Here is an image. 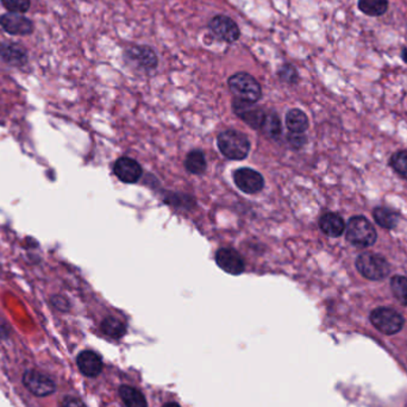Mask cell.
Instances as JSON below:
<instances>
[{
    "mask_svg": "<svg viewBox=\"0 0 407 407\" xmlns=\"http://www.w3.org/2000/svg\"><path fill=\"white\" fill-rule=\"evenodd\" d=\"M345 239L352 246L357 248H369L378 239V232L373 224L363 215H355L349 220L345 227Z\"/></svg>",
    "mask_w": 407,
    "mask_h": 407,
    "instance_id": "cell-1",
    "label": "cell"
},
{
    "mask_svg": "<svg viewBox=\"0 0 407 407\" xmlns=\"http://www.w3.org/2000/svg\"><path fill=\"white\" fill-rule=\"evenodd\" d=\"M229 88L235 95V99L243 102H258L262 97V88L259 81L246 72H239L232 75L227 80Z\"/></svg>",
    "mask_w": 407,
    "mask_h": 407,
    "instance_id": "cell-2",
    "label": "cell"
},
{
    "mask_svg": "<svg viewBox=\"0 0 407 407\" xmlns=\"http://www.w3.org/2000/svg\"><path fill=\"white\" fill-rule=\"evenodd\" d=\"M217 145L220 153L230 160H243L248 156L251 150V142L247 136L236 130H227L220 133Z\"/></svg>",
    "mask_w": 407,
    "mask_h": 407,
    "instance_id": "cell-3",
    "label": "cell"
},
{
    "mask_svg": "<svg viewBox=\"0 0 407 407\" xmlns=\"http://www.w3.org/2000/svg\"><path fill=\"white\" fill-rule=\"evenodd\" d=\"M355 265L360 274L371 281L384 280L391 273V266L387 260L381 255L369 251L359 255Z\"/></svg>",
    "mask_w": 407,
    "mask_h": 407,
    "instance_id": "cell-4",
    "label": "cell"
},
{
    "mask_svg": "<svg viewBox=\"0 0 407 407\" xmlns=\"http://www.w3.org/2000/svg\"><path fill=\"white\" fill-rule=\"evenodd\" d=\"M369 319L374 328L385 335H396L401 331L405 324L403 316L391 307H378L373 309Z\"/></svg>",
    "mask_w": 407,
    "mask_h": 407,
    "instance_id": "cell-5",
    "label": "cell"
},
{
    "mask_svg": "<svg viewBox=\"0 0 407 407\" xmlns=\"http://www.w3.org/2000/svg\"><path fill=\"white\" fill-rule=\"evenodd\" d=\"M22 382L24 387L39 398L51 396L56 391L55 381L51 379V376L36 369L25 371L22 378Z\"/></svg>",
    "mask_w": 407,
    "mask_h": 407,
    "instance_id": "cell-6",
    "label": "cell"
},
{
    "mask_svg": "<svg viewBox=\"0 0 407 407\" xmlns=\"http://www.w3.org/2000/svg\"><path fill=\"white\" fill-rule=\"evenodd\" d=\"M124 58L128 62L143 71H154L159 65L156 53L148 46H129L124 49Z\"/></svg>",
    "mask_w": 407,
    "mask_h": 407,
    "instance_id": "cell-7",
    "label": "cell"
},
{
    "mask_svg": "<svg viewBox=\"0 0 407 407\" xmlns=\"http://www.w3.org/2000/svg\"><path fill=\"white\" fill-rule=\"evenodd\" d=\"M0 28L10 36H30L35 32V23L22 13L6 12L0 16Z\"/></svg>",
    "mask_w": 407,
    "mask_h": 407,
    "instance_id": "cell-8",
    "label": "cell"
},
{
    "mask_svg": "<svg viewBox=\"0 0 407 407\" xmlns=\"http://www.w3.org/2000/svg\"><path fill=\"white\" fill-rule=\"evenodd\" d=\"M208 29L217 39L227 44L237 42L241 37V30L237 23L230 17L224 15L213 17L208 23Z\"/></svg>",
    "mask_w": 407,
    "mask_h": 407,
    "instance_id": "cell-9",
    "label": "cell"
},
{
    "mask_svg": "<svg viewBox=\"0 0 407 407\" xmlns=\"http://www.w3.org/2000/svg\"><path fill=\"white\" fill-rule=\"evenodd\" d=\"M0 60L13 68H23L29 62V51L23 44L15 41L0 42Z\"/></svg>",
    "mask_w": 407,
    "mask_h": 407,
    "instance_id": "cell-10",
    "label": "cell"
},
{
    "mask_svg": "<svg viewBox=\"0 0 407 407\" xmlns=\"http://www.w3.org/2000/svg\"><path fill=\"white\" fill-rule=\"evenodd\" d=\"M232 109H234V112L246 124L251 126L253 129H261L265 118H266V114L261 107L255 105L254 102H243L239 99H234Z\"/></svg>",
    "mask_w": 407,
    "mask_h": 407,
    "instance_id": "cell-11",
    "label": "cell"
},
{
    "mask_svg": "<svg viewBox=\"0 0 407 407\" xmlns=\"http://www.w3.org/2000/svg\"><path fill=\"white\" fill-rule=\"evenodd\" d=\"M234 181L236 186L247 194H255L262 191L265 186V179L259 172L254 169L241 168L234 174Z\"/></svg>",
    "mask_w": 407,
    "mask_h": 407,
    "instance_id": "cell-12",
    "label": "cell"
},
{
    "mask_svg": "<svg viewBox=\"0 0 407 407\" xmlns=\"http://www.w3.org/2000/svg\"><path fill=\"white\" fill-rule=\"evenodd\" d=\"M215 262L227 274H242L244 270V261L242 256L232 248H222L215 254Z\"/></svg>",
    "mask_w": 407,
    "mask_h": 407,
    "instance_id": "cell-13",
    "label": "cell"
},
{
    "mask_svg": "<svg viewBox=\"0 0 407 407\" xmlns=\"http://www.w3.org/2000/svg\"><path fill=\"white\" fill-rule=\"evenodd\" d=\"M114 172L121 182L135 184L142 176V167L138 161L130 157H121L114 164Z\"/></svg>",
    "mask_w": 407,
    "mask_h": 407,
    "instance_id": "cell-14",
    "label": "cell"
},
{
    "mask_svg": "<svg viewBox=\"0 0 407 407\" xmlns=\"http://www.w3.org/2000/svg\"><path fill=\"white\" fill-rule=\"evenodd\" d=\"M76 366L83 375L97 378L102 371V359L98 352L84 350L76 357Z\"/></svg>",
    "mask_w": 407,
    "mask_h": 407,
    "instance_id": "cell-15",
    "label": "cell"
},
{
    "mask_svg": "<svg viewBox=\"0 0 407 407\" xmlns=\"http://www.w3.org/2000/svg\"><path fill=\"white\" fill-rule=\"evenodd\" d=\"M319 227L321 232L329 237H340L345 230V220L337 213L328 212L321 215L319 220Z\"/></svg>",
    "mask_w": 407,
    "mask_h": 407,
    "instance_id": "cell-16",
    "label": "cell"
},
{
    "mask_svg": "<svg viewBox=\"0 0 407 407\" xmlns=\"http://www.w3.org/2000/svg\"><path fill=\"white\" fill-rule=\"evenodd\" d=\"M119 396L126 407H148L143 393L128 385H123L119 387Z\"/></svg>",
    "mask_w": 407,
    "mask_h": 407,
    "instance_id": "cell-17",
    "label": "cell"
},
{
    "mask_svg": "<svg viewBox=\"0 0 407 407\" xmlns=\"http://www.w3.org/2000/svg\"><path fill=\"white\" fill-rule=\"evenodd\" d=\"M373 217L378 225L384 229L392 230L399 223L400 215L398 212L387 208H375L373 211Z\"/></svg>",
    "mask_w": 407,
    "mask_h": 407,
    "instance_id": "cell-18",
    "label": "cell"
},
{
    "mask_svg": "<svg viewBox=\"0 0 407 407\" xmlns=\"http://www.w3.org/2000/svg\"><path fill=\"white\" fill-rule=\"evenodd\" d=\"M286 126L292 133H304L309 128L307 116L299 109H292L286 114Z\"/></svg>",
    "mask_w": 407,
    "mask_h": 407,
    "instance_id": "cell-19",
    "label": "cell"
},
{
    "mask_svg": "<svg viewBox=\"0 0 407 407\" xmlns=\"http://www.w3.org/2000/svg\"><path fill=\"white\" fill-rule=\"evenodd\" d=\"M359 10L371 17H380L388 10V0H359Z\"/></svg>",
    "mask_w": 407,
    "mask_h": 407,
    "instance_id": "cell-20",
    "label": "cell"
},
{
    "mask_svg": "<svg viewBox=\"0 0 407 407\" xmlns=\"http://www.w3.org/2000/svg\"><path fill=\"white\" fill-rule=\"evenodd\" d=\"M102 333L106 336L111 337L114 340H119L126 333V326L123 321H119L118 318L107 317L102 321L100 325Z\"/></svg>",
    "mask_w": 407,
    "mask_h": 407,
    "instance_id": "cell-21",
    "label": "cell"
},
{
    "mask_svg": "<svg viewBox=\"0 0 407 407\" xmlns=\"http://www.w3.org/2000/svg\"><path fill=\"white\" fill-rule=\"evenodd\" d=\"M185 167L188 172L196 174V175L203 174L206 169V159H205L203 152L193 150L188 154L186 161H185Z\"/></svg>",
    "mask_w": 407,
    "mask_h": 407,
    "instance_id": "cell-22",
    "label": "cell"
},
{
    "mask_svg": "<svg viewBox=\"0 0 407 407\" xmlns=\"http://www.w3.org/2000/svg\"><path fill=\"white\" fill-rule=\"evenodd\" d=\"M392 293L401 305L407 306V278L394 275L391 279Z\"/></svg>",
    "mask_w": 407,
    "mask_h": 407,
    "instance_id": "cell-23",
    "label": "cell"
},
{
    "mask_svg": "<svg viewBox=\"0 0 407 407\" xmlns=\"http://www.w3.org/2000/svg\"><path fill=\"white\" fill-rule=\"evenodd\" d=\"M261 129L270 138H276L281 135V121L276 114H266Z\"/></svg>",
    "mask_w": 407,
    "mask_h": 407,
    "instance_id": "cell-24",
    "label": "cell"
},
{
    "mask_svg": "<svg viewBox=\"0 0 407 407\" xmlns=\"http://www.w3.org/2000/svg\"><path fill=\"white\" fill-rule=\"evenodd\" d=\"M389 165L398 175L407 179V150H400L393 154L389 160Z\"/></svg>",
    "mask_w": 407,
    "mask_h": 407,
    "instance_id": "cell-25",
    "label": "cell"
},
{
    "mask_svg": "<svg viewBox=\"0 0 407 407\" xmlns=\"http://www.w3.org/2000/svg\"><path fill=\"white\" fill-rule=\"evenodd\" d=\"M0 4L12 13H27L32 8V0H0Z\"/></svg>",
    "mask_w": 407,
    "mask_h": 407,
    "instance_id": "cell-26",
    "label": "cell"
},
{
    "mask_svg": "<svg viewBox=\"0 0 407 407\" xmlns=\"http://www.w3.org/2000/svg\"><path fill=\"white\" fill-rule=\"evenodd\" d=\"M278 76L282 83L297 84L299 80L297 69L291 63H285L283 66H281V68L279 69Z\"/></svg>",
    "mask_w": 407,
    "mask_h": 407,
    "instance_id": "cell-27",
    "label": "cell"
},
{
    "mask_svg": "<svg viewBox=\"0 0 407 407\" xmlns=\"http://www.w3.org/2000/svg\"><path fill=\"white\" fill-rule=\"evenodd\" d=\"M51 304L53 307H55L58 311H61V312H67L71 309V302H68V299L62 295H53L51 298Z\"/></svg>",
    "mask_w": 407,
    "mask_h": 407,
    "instance_id": "cell-28",
    "label": "cell"
},
{
    "mask_svg": "<svg viewBox=\"0 0 407 407\" xmlns=\"http://www.w3.org/2000/svg\"><path fill=\"white\" fill-rule=\"evenodd\" d=\"M60 407H87L83 400L75 398V396H67L61 400Z\"/></svg>",
    "mask_w": 407,
    "mask_h": 407,
    "instance_id": "cell-29",
    "label": "cell"
},
{
    "mask_svg": "<svg viewBox=\"0 0 407 407\" xmlns=\"http://www.w3.org/2000/svg\"><path fill=\"white\" fill-rule=\"evenodd\" d=\"M11 335V328L4 318L0 317V340H8Z\"/></svg>",
    "mask_w": 407,
    "mask_h": 407,
    "instance_id": "cell-30",
    "label": "cell"
},
{
    "mask_svg": "<svg viewBox=\"0 0 407 407\" xmlns=\"http://www.w3.org/2000/svg\"><path fill=\"white\" fill-rule=\"evenodd\" d=\"M288 141L294 145V147H302L306 143V138L302 133H292L288 136Z\"/></svg>",
    "mask_w": 407,
    "mask_h": 407,
    "instance_id": "cell-31",
    "label": "cell"
},
{
    "mask_svg": "<svg viewBox=\"0 0 407 407\" xmlns=\"http://www.w3.org/2000/svg\"><path fill=\"white\" fill-rule=\"evenodd\" d=\"M401 58H403V62L407 63V48L401 49Z\"/></svg>",
    "mask_w": 407,
    "mask_h": 407,
    "instance_id": "cell-32",
    "label": "cell"
},
{
    "mask_svg": "<svg viewBox=\"0 0 407 407\" xmlns=\"http://www.w3.org/2000/svg\"><path fill=\"white\" fill-rule=\"evenodd\" d=\"M164 407H181L180 405H179V403H166L165 406Z\"/></svg>",
    "mask_w": 407,
    "mask_h": 407,
    "instance_id": "cell-33",
    "label": "cell"
}]
</instances>
